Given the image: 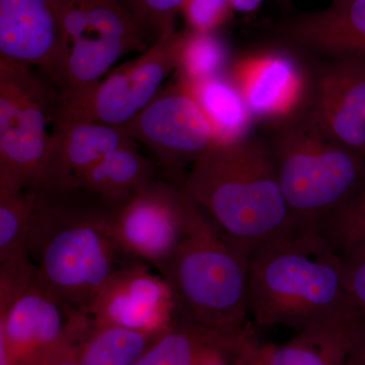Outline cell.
Segmentation results:
<instances>
[{"mask_svg": "<svg viewBox=\"0 0 365 365\" xmlns=\"http://www.w3.org/2000/svg\"><path fill=\"white\" fill-rule=\"evenodd\" d=\"M63 40L66 83L58 101L90 93L124 55L153 40L121 0H52Z\"/></svg>", "mask_w": 365, "mask_h": 365, "instance_id": "7", "label": "cell"}, {"mask_svg": "<svg viewBox=\"0 0 365 365\" xmlns=\"http://www.w3.org/2000/svg\"><path fill=\"white\" fill-rule=\"evenodd\" d=\"M188 32L174 33L153 43L135 59L113 71L78 98L60 103L56 114L96 123L124 126L158 93L172 72L180 71Z\"/></svg>", "mask_w": 365, "mask_h": 365, "instance_id": "8", "label": "cell"}, {"mask_svg": "<svg viewBox=\"0 0 365 365\" xmlns=\"http://www.w3.org/2000/svg\"><path fill=\"white\" fill-rule=\"evenodd\" d=\"M249 309L256 325L299 331L357 307L342 256L319 227L297 222L250 253Z\"/></svg>", "mask_w": 365, "mask_h": 365, "instance_id": "2", "label": "cell"}, {"mask_svg": "<svg viewBox=\"0 0 365 365\" xmlns=\"http://www.w3.org/2000/svg\"><path fill=\"white\" fill-rule=\"evenodd\" d=\"M345 365H365V322L364 319L348 354Z\"/></svg>", "mask_w": 365, "mask_h": 365, "instance_id": "30", "label": "cell"}, {"mask_svg": "<svg viewBox=\"0 0 365 365\" xmlns=\"http://www.w3.org/2000/svg\"><path fill=\"white\" fill-rule=\"evenodd\" d=\"M281 33L328 61L365 62V0H333L328 9L283 24Z\"/></svg>", "mask_w": 365, "mask_h": 365, "instance_id": "15", "label": "cell"}, {"mask_svg": "<svg viewBox=\"0 0 365 365\" xmlns=\"http://www.w3.org/2000/svg\"><path fill=\"white\" fill-rule=\"evenodd\" d=\"M58 98L32 67L0 58V196L39 191Z\"/></svg>", "mask_w": 365, "mask_h": 365, "instance_id": "6", "label": "cell"}, {"mask_svg": "<svg viewBox=\"0 0 365 365\" xmlns=\"http://www.w3.org/2000/svg\"><path fill=\"white\" fill-rule=\"evenodd\" d=\"M28 249L34 277L83 313L129 261L113 237L109 205L83 188L36 192Z\"/></svg>", "mask_w": 365, "mask_h": 365, "instance_id": "1", "label": "cell"}, {"mask_svg": "<svg viewBox=\"0 0 365 365\" xmlns=\"http://www.w3.org/2000/svg\"><path fill=\"white\" fill-rule=\"evenodd\" d=\"M132 143L123 127L72 119L55 113L44 177L38 192L76 189L79 179L88 170Z\"/></svg>", "mask_w": 365, "mask_h": 365, "instance_id": "14", "label": "cell"}, {"mask_svg": "<svg viewBox=\"0 0 365 365\" xmlns=\"http://www.w3.org/2000/svg\"><path fill=\"white\" fill-rule=\"evenodd\" d=\"M101 323L163 332L176 319L174 299L162 275L129 260L113 274L86 313Z\"/></svg>", "mask_w": 365, "mask_h": 365, "instance_id": "13", "label": "cell"}, {"mask_svg": "<svg viewBox=\"0 0 365 365\" xmlns=\"http://www.w3.org/2000/svg\"><path fill=\"white\" fill-rule=\"evenodd\" d=\"M155 179V163L144 158L132 143L88 170L79 179L76 188L91 192L109 205H117Z\"/></svg>", "mask_w": 365, "mask_h": 365, "instance_id": "21", "label": "cell"}, {"mask_svg": "<svg viewBox=\"0 0 365 365\" xmlns=\"http://www.w3.org/2000/svg\"><path fill=\"white\" fill-rule=\"evenodd\" d=\"M331 246L341 254L365 242V182L341 207L319 225Z\"/></svg>", "mask_w": 365, "mask_h": 365, "instance_id": "24", "label": "cell"}, {"mask_svg": "<svg viewBox=\"0 0 365 365\" xmlns=\"http://www.w3.org/2000/svg\"><path fill=\"white\" fill-rule=\"evenodd\" d=\"M0 58L32 67L59 93L66 54L52 0H0Z\"/></svg>", "mask_w": 365, "mask_h": 365, "instance_id": "12", "label": "cell"}, {"mask_svg": "<svg viewBox=\"0 0 365 365\" xmlns=\"http://www.w3.org/2000/svg\"><path fill=\"white\" fill-rule=\"evenodd\" d=\"M237 91L251 116L282 119L299 109L304 81L294 60L265 55L246 60L237 72Z\"/></svg>", "mask_w": 365, "mask_h": 365, "instance_id": "17", "label": "cell"}, {"mask_svg": "<svg viewBox=\"0 0 365 365\" xmlns=\"http://www.w3.org/2000/svg\"><path fill=\"white\" fill-rule=\"evenodd\" d=\"M234 356L228 354H220L208 361L205 365H230Z\"/></svg>", "mask_w": 365, "mask_h": 365, "instance_id": "33", "label": "cell"}, {"mask_svg": "<svg viewBox=\"0 0 365 365\" xmlns=\"http://www.w3.org/2000/svg\"><path fill=\"white\" fill-rule=\"evenodd\" d=\"M252 340L251 332L228 337L176 318L135 365H205L217 355L235 357Z\"/></svg>", "mask_w": 365, "mask_h": 365, "instance_id": "20", "label": "cell"}, {"mask_svg": "<svg viewBox=\"0 0 365 365\" xmlns=\"http://www.w3.org/2000/svg\"><path fill=\"white\" fill-rule=\"evenodd\" d=\"M263 0H230L232 7L240 11H252L260 6Z\"/></svg>", "mask_w": 365, "mask_h": 365, "instance_id": "32", "label": "cell"}, {"mask_svg": "<svg viewBox=\"0 0 365 365\" xmlns=\"http://www.w3.org/2000/svg\"><path fill=\"white\" fill-rule=\"evenodd\" d=\"M313 104L331 133L365 158V62L329 61L317 79Z\"/></svg>", "mask_w": 365, "mask_h": 365, "instance_id": "16", "label": "cell"}, {"mask_svg": "<svg viewBox=\"0 0 365 365\" xmlns=\"http://www.w3.org/2000/svg\"><path fill=\"white\" fill-rule=\"evenodd\" d=\"M268 144L292 217L319 227L365 182V158L340 143L311 103L279 119Z\"/></svg>", "mask_w": 365, "mask_h": 365, "instance_id": "5", "label": "cell"}, {"mask_svg": "<svg viewBox=\"0 0 365 365\" xmlns=\"http://www.w3.org/2000/svg\"><path fill=\"white\" fill-rule=\"evenodd\" d=\"M181 184L206 217L249 254L297 223L268 144L247 134L213 143Z\"/></svg>", "mask_w": 365, "mask_h": 365, "instance_id": "3", "label": "cell"}, {"mask_svg": "<svg viewBox=\"0 0 365 365\" xmlns=\"http://www.w3.org/2000/svg\"><path fill=\"white\" fill-rule=\"evenodd\" d=\"M192 205L181 182L155 179L123 202L109 205L113 237L129 260L160 272L186 232Z\"/></svg>", "mask_w": 365, "mask_h": 365, "instance_id": "9", "label": "cell"}, {"mask_svg": "<svg viewBox=\"0 0 365 365\" xmlns=\"http://www.w3.org/2000/svg\"><path fill=\"white\" fill-rule=\"evenodd\" d=\"M230 0H186L184 6L193 31L207 33L227 16Z\"/></svg>", "mask_w": 365, "mask_h": 365, "instance_id": "28", "label": "cell"}, {"mask_svg": "<svg viewBox=\"0 0 365 365\" xmlns=\"http://www.w3.org/2000/svg\"><path fill=\"white\" fill-rule=\"evenodd\" d=\"M222 48L207 33L190 31L184 61L180 68L182 78L194 83L215 78V72L222 66Z\"/></svg>", "mask_w": 365, "mask_h": 365, "instance_id": "25", "label": "cell"}, {"mask_svg": "<svg viewBox=\"0 0 365 365\" xmlns=\"http://www.w3.org/2000/svg\"><path fill=\"white\" fill-rule=\"evenodd\" d=\"M39 365H83L69 351L64 342Z\"/></svg>", "mask_w": 365, "mask_h": 365, "instance_id": "31", "label": "cell"}, {"mask_svg": "<svg viewBox=\"0 0 365 365\" xmlns=\"http://www.w3.org/2000/svg\"><path fill=\"white\" fill-rule=\"evenodd\" d=\"M163 332L101 323L74 309L63 342L83 365H135Z\"/></svg>", "mask_w": 365, "mask_h": 365, "instance_id": "18", "label": "cell"}, {"mask_svg": "<svg viewBox=\"0 0 365 365\" xmlns=\"http://www.w3.org/2000/svg\"><path fill=\"white\" fill-rule=\"evenodd\" d=\"M340 255L344 261L348 289L365 322V242Z\"/></svg>", "mask_w": 365, "mask_h": 365, "instance_id": "27", "label": "cell"}, {"mask_svg": "<svg viewBox=\"0 0 365 365\" xmlns=\"http://www.w3.org/2000/svg\"><path fill=\"white\" fill-rule=\"evenodd\" d=\"M36 192L0 196V266L33 261L28 240Z\"/></svg>", "mask_w": 365, "mask_h": 365, "instance_id": "23", "label": "cell"}, {"mask_svg": "<svg viewBox=\"0 0 365 365\" xmlns=\"http://www.w3.org/2000/svg\"><path fill=\"white\" fill-rule=\"evenodd\" d=\"M153 42L176 33L178 11L186 0H121Z\"/></svg>", "mask_w": 365, "mask_h": 365, "instance_id": "26", "label": "cell"}, {"mask_svg": "<svg viewBox=\"0 0 365 365\" xmlns=\"http://www.w3.org/2000/svg\"><path fill=\"white\" fill-rule=\"evenodd\" d=\"M72 309L33 276L30 285L0 313V365H39L61 344Z\"/></svg>", "mask_w": 365, "mask_h": 365, "instance_id": "11", "label": "cell"}, {"mask_svg": "<svg viewBox=\"0 0 365 365\" xmlns=\"http://www.w3.org/2000/svg\"><path fill=\"white\" fill-rule=\"evenodd\" d=\"M188 83L213 125L217 140L246 135L251 114L237 88L216 76Z\"/></svg>", "mask_w": 365, "mask_h": 365, "instance_id": "22", "label": "cell"}, {"mask_svg": "<svg viewBox=\"0 0 365 365\" xmlns=\"http://www.w3.org/2000/svg\"><path fill=\"white\" fill-rule=\"evenodd\" d=\"M132 140L150 148L172 181H182V169L217 141L213 125L189 83L160 91L128 123L122 126Z\"/></svg>", "mask_w": 365, "mask_h": 365, "instance_id": "10", "label": "cell"}, {"mask_svg": "<svg viewBox=\"0 0 365 365\" xmlns=\"http://www.w3.org/2000/svg\"><path fill=\"white\" fill-rule=\"evenodd\" d=\"M362 318L359 309L328 317L300 329L281 346L271 345L270 365H345Z\"/></svg>", "mask_w": 365, "mask_h": 365, "instance_id": "19", "label": "cell"}, {"mask_svg": "<svg viewBox=\"0 0 365 365\" xmlns=\"http://www.w3.org/2000/svg\"><path fill=\"white\" fill-rule=\"evenodd\" d=\"M249 256L193 201L186 232L160 272L177 318L228 337L249 333Z\"/></svg>", "mask_w": 365, "mask_h": 365, "instance_id": "4", "label": "cell"}, {"mask_svg": "<svg viewBox=\"0 0 365 365\" xmlns=\"http://www.w3.org/2000/svg\"><path fill=\"white\" fill-rule=\"evenodd\" d=\"M270 349L271 345L259 346L252 341L235 355L230 365H270Z\"/></svg>", "mask_w": 365, "mask_h": 365, "instance_id": "29", "label": "cell"}]
</instances>
